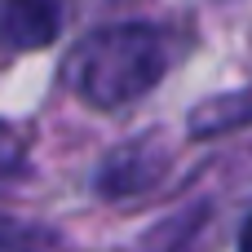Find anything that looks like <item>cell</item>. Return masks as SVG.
Masks as SVG:
<instances>
[{"mask_svg":"<svg viewBox=\"0 0 252 252\" xmlns=\"http://www.w3.org/2000/svg\"><path fill=\"white\" fill-rule=\"evenodd\" d=\"M239 252H252V217H248V226L239 230Z\"/></svg>","mask_w":252,"mask_h":252,"instance_id":"obj_5","label":"cell"},{"mask_svg":"<svg viewBox=\"0 0 252 252\" xmlns=\"http://www.w3.org/2000/svg\"><path fill=\"white\" fill-rule=\"evenodd\" d=\"M168 71L164 31L151 22H115L84 35L66 58V84L80 102L97 111L128 106L146 97Z\"/></svg>","mask_w":252,"mask_h":252,"instance_id":"obj_1","label":"cell"},{"mask_svg":"<svg viewBox=\"0 0 252 252\" xmlns=\"http://www.w3.org/2000/svg\"><path fill=\"white\" fill-rule=\"evenodd\" d=\"M58 4L53 0H4V13H0V31H4V44L13 53H31V49H44L58 40Z\"/></svg>","mask_w":252,"mask_h":252,"instance_id":"obj_2","label":"cell"},{"mask_svg":"<svg viewBox=\"0 0 252 252\" xmlns=\"http://www.w3.org/2000/svg\"><path fill=\"white\" fill-rule=\"evenodd\" d=\"M252 120V89H239V93H226V97H213L195 111L190 120V133L195 137H208V133H226V128H239Z\"/></svg>","mask_w":252,"mask_h":252,"instance_id":"obj_4","label":"cell"},{"mask_svg":"<svg viewBox=\"0 0 252 252\" xmlns=\"http://www.w3.org/2000/svg\"><path fill=\"white\" fill-rule=\"evenodd\" d=\"M159 168H164V159H146V146H124V151H115L106 164H102V173H97V190L102 195H137V190H146L155 177H159Z\"/></svg>","mask_w":252,"mask_h":252,"instance_id":"obj_3","label":"cell"}]
</instances>
